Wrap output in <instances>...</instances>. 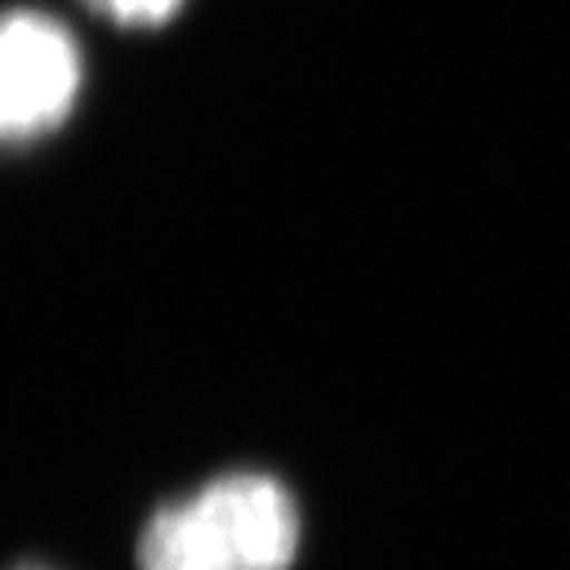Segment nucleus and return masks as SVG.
Segmentation results:
<instances>
[{"instance_id":"4","label":"nucleus","mask_w":570,"mask_h":570,"mask_svg":"<svg viewBox=\"0 0 570 570\" xmlns=\"http://www.w3.org/2000/svg\"><path fill=\"white\" fill-rule=\"evenodd\" d=\"M22 570H39V568H22Z\"/></svg>"},{"instance_id":"2","label":"nucleus","mask_w":570,"mask_h":570,"mask_svg":"<svg viewBox=\"0 0 570 570\" xmlns=\"http://www.w3.org/2000/svg\"><path fill=\"white\" fill-rule=\"evenodd\" d=\"M80 92V48L63 22L13 10L0 29V134L10 146L58 130Z\"/></svg>"},{"instance_id":"1","label":"nucleus","mask_w":570,"mask_h":570,"mask_svg":"<svg viewBox=\"0 0 570 570\" xmlns=\"http://www.w3.org/2000/svg\"><path fill=\"white\" fill-rule=\"evenodd\" d=\"M298 532V510L283 482L228 472L146 520L137 570H288Z\"/></svg>"},{"instance_id":"3","label":"nucleus","mask_w":570,"mask_h":570,"mask_svg":"<svg viewBox=\"0 0 570 570\" xmlns=\"http://www.w3.org/2000/svg\"><path fill=\"white\" fill-rule=\"evenodd\" d=\"M96 17L127 29H156L181 10L184 0H82Z\"/></svg>"}]
</instances>
